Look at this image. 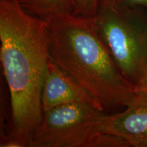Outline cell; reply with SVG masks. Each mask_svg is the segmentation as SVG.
Wrapping results in <instances>:
<instances>
[{"label": "cell", "mask_w": 147, "mask_h": 147, "mask_svg": "<svg viewBox=\"0 0 147 147\" xmlns=\"http://www.w3.org/2000/svg\"><path fill=\"white\" fill-rule=\"evenodd\" d=\"M0 59L11 103V127L3 147H29L43 111L41 95L50 59L47 22L18 0H0Z\"/></svg>", "instance_id": "obj_1"}, {"label": "cell", "mask_w": 147, "mask_h": 147, "mask_svg": "<svg viewBox=\"0 0 147 147\" xmlns=\"http://www.w3.org/2000/svg\"><path fill=\"white\" fill-rule=\"evenodd\" d=\"M46 22L51 59L104 110L127 107L133 102L134 85L117 67L99 34L95 18L67 14Z\"/></svg>", "instance_id": "obj_2"}, {"label": "cell", "mask_w": 147, "mask_h": 147, "mask_svg": "<svg viewBox=\"0 0 147 147\" xmlns=\"http://www.w3.org/2000/svg\"><path fill=\"white\" fill-rule=\"evenodd\" d=\"M104 110L74 103L43 113L29 147H127L123 139L105 133Z\"/></svg>", "instance_id": "obj_3"}, {"label": "cell", "mask_w": 147, "mask_h": 147, "mask_svg": "<svg viewBox=\"0 0 147 147\" xmlns=\"http://www.w3.org/2000/svg\"><path fill=\"white\" fill-rule=\"evenodd\" d=\"M94 18L119 71L135 85L147 65V15L140 8L100 5Z\"/></svg>", "instance_id": "obj_4"}, {"label": "cell", "mask_w": 147, "mask_h": 147, "mask_svg": "<svg viewBox=\"0 0 147 147\" xmlns=\"http://www.w3.org/2000/svg\"><path fill=\"white\" fill-rule=\"evenodd\" d=\"M74 103L91 104L105 110L89 91L50 58L42 85L43 113L59 106Z\"/></svg>", "instance_id": "obj_5"}, {"label": "cell", "mask_w": 147, "mask_h": 147, "mask_svg": "<svg viewBox=\"0 0 147 147\" xmlns=\"http://www.w3.org/2000/svg\"><path fill=\"white\" fill-rule=\"evenodd\" d=\"M121 113L106 115L105 133L123 139L129 146L147 147V99L136 96Z\"/></svg>", "instance_id": "obj_6"}, {"label": "cell", "mask_w": 147, "mask_h": 147, "mask_svg": "<svg viewBox=\"0 0 147 147\" xmlns=\"http://www.w3.org/2000/svg\"><path fill=\"white\" fill-rule=\"evenodd\" d=\"M27 13L45 21L57 16L74 14V0H18Z\"/></svg>", "instance_id": "obj_7"}, {"label": "cell", "mask_w": 147, "mask_h": 147, "mask_svg": "<svg viewBox=\"0 0 147 147\" xmlns=\"http://www.w3.org/2000/svg\"><path fill=\"white\" fill-rule=\"evenodd\" d=\"M75 11L76 16L94 18L99 7V0H74Z\"/></svg>", "instance_id": "obj_8"}, {"label": "cell", "mask_w": 147, "mask_h": 147, "mask_svg": "<svg viewBox=\"0 0 147 147\" xmlns=\"http://www.w3.org/2000/svg\"><path fill=\"white\" fill-rule=\"evenodd\" d=\"M100 5H115L129 8H147V0H99Z\"/></svg>", "instance_id": "obj_9"}, {"label": "cell", "mask_w": 147, "mask_h": 147, "mask_svg": "<svg viewBox=\"0 0 147 147\" xmlns=\"http://www.w3.org/2000/svg\"><path fill=\"white\" fill-rule=\"evenodd\" d=\"M134 92L136 96L147 99V65L138 81L134 85Z\"/></svg>", "instance_id": "obj_10"}]
</instances>
